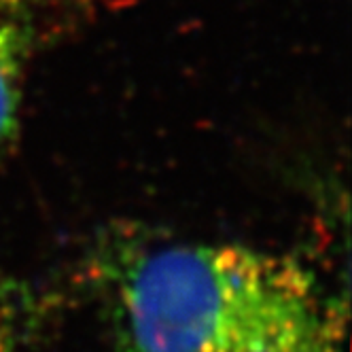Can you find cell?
Listing matches in <instances>:
<instances>
[{"label":"cell","mask_w":352,"mask_h":352,"mask_svg":"<svg viewBox=\"0 0 352 352\" xmlns=\"http://www.w3.org/2000/svg\"><path fill=\"white\" fill-rule=\"evenodd\" d=\"M36 320L38 308L30 287L0 276V352H23Z\"/></svg>","instance_id":"3957f363"},{"label":"cell","mask_w":352,"mask_h":352,"mask_svg":"<svg viewBox=\"0 0 352 352\" xmlns=\"http://www.w3.org/2000/svg\"><path fill=\"white\" fill-rule=\"evenodd\" d=\"M26 60V32L19 17L0 19V142L17 130L21 104V72Z\"/></svg>","instance_id":"7a4b0ae2"},{"label":"cell","mask_w":352,"mask_h":352,"mask_svg":"<svg viewBox=\"0 0 352 352\" xmlns=\"http://www.w3.org/2000/svg\"><path fill=\"white\" fill-rule=\"evenodd\" d=\"M21 0H0V19L3 17H19Z\"/></svg>","instance_id":"277c9868"},{"label":"cell","mask_w":352,"mask_h":352,"mask_svg":"<svg viewBox=\"0 0 352 352\" xmlns=\"http://www.w3.org/2000/svg\"><path fill=\"white\" fill-rule=\"evenodd\" d=\"M102 285L128 352H331L318 285L299 261L238 244L123 248Z\"/></svg>","instance_id":"6da1fadb"}]
</instances>
